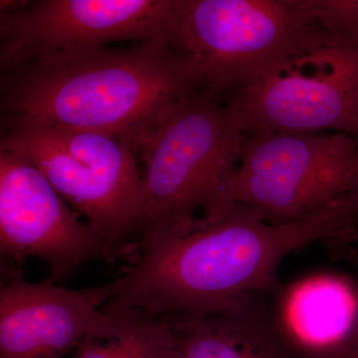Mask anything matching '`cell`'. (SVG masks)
I'll use <instances>...</instances> for the list:
<instances>
[{
    "mask_svg": "<svg viewBox=\"0 0 358 358\" xmlns=\"http://www.w3.org/2000/svg\"><path fill=\"white\" fill-rule=\"evenodd\" d=\"M324 242L350 261L358 258V197L338 200L298 222L270 224L239 207L211 223L195 221L187 234L141 252L114 281L105 310H143L154 317H208L281 282L285 258Z\"/></svg>",
    "mask_w": 358,
    "mask_h": 358,
    "instance_id": "cell-1",
    "label": "cell"
},
{
    "mask_svg": "<svg viewBox=\"0 0 358 358\" xmlns=\"http://www.w3.org/2000/svg\"><path fill=\"white\" fill-rule=\"evenodd\" d=\"M200 82L196 59L167 39L59 52L2 74L1 110L6 121L113 134L136 155Z\"/></svg>",
    "mask_w": 358,
    "mask_h": 358,
    "instance_id": "cell-2",
    "label": "cell"
},
{
    "mask_svg": "<svg viewBox=\"0 0 358 358\" xmlns=\"http://www.w3.org/2000/svg\"><path fill=\"white\" fill-rule=\"evenodd\" d=\"M244 136L231 110L200 91L162 115L140 154L145 201L134 232L136 251L187 234L197 211H203L200 222L217 219L239 167Z\"/></svg>",
    "mask_w": 358,
    "mask_h": 358,
    "instance_id": "cell-3",
    "label": "cell"
},
{
    "mask_svg": "<svg viewBox=\"0 0 358 358\" xmlns=\"http://www.w3.org/2000/svg\"><path fill=\"white\" fill-rule=\"evenodd\" d=\"M0 148L24 155L107 245L112 262L133 255L145 192L136 154L113 134L3 122Z\"/></svg>",
    "mask_w": 358,
    "mask_h": 358,
    "instance_id": "cell-4",
    "label": "cell"
},
{
    "mask_svg": "<svg viewBox=\"0 0 358 358\" xmlns=\"http://www.w3.org/2000/svg\"><path fill=\"white\" fill-rule=\"evenodd\" d=\"M331 39L312 0H182L173 47L199 62V91L222 102Z\"/></svg>",
    "mask_w": 358,
    "mask_h": 358,
    "instance_id": "cell-5",
    "label": "cell"
},
{
    "mask_svg": "<svg viewBox=\"0 0 358 358\" xmlns=\"http://www.w3.org/2000/svg\"><path fill=\"white\" fill-rule=\"evenodd\" d=\"M358 197V141L341 133L245 134L218 218L239 207L270 224Z\"/></svg>",
    "mask_w": 358,
    "mask_h": 358,
    "instance_id": "cell-6",
    "label": "cell"
},
{
    "mask_svg": "<svg viewBox=\"0 0 358 358\" xmlns=\"http://www.w3.org/2000/svg\"><path fill=\"white\" fill-rule=\"evenodd\" d=\"M246 136L341 133L358 141V44L331 38L222 101Z\"/></svg>",
    "mask_w": 358,
    "mask_h": 358,
    "instance_id": "cell-7",
    "label": "cell"
},
{
    "mask_svg": "<svg viewBox=\"0 0 358 358\" xmlns=\"http://www.w3.org/2000/svg\"><path fill=\"white\" fill-rule=\"evenodd\" d=\"M182 0L1 1L2 74L59 52L113 41L173 42Z\"/></svg>",
    "mask_w": 358,
    "mask_h": 358,
    "instance_id": "cell-8",
    "label": "cell"
},
{
    "mask_svg": "<svg viewBox=\"0 0 358 358\" xmlns=\"http://www.w3.org/2000/svg\"><path fill=\"white\" fill-rule=\"evenodd\" d=\"M0 250L17 265L42 259L55 282L94 259L112 262L107 245L41 171L6 148H0Z\"/></svg>",
    "mask_w": 358,
    "mask_h": 358,
    "instance_id": "cell-9",
    "label": "cell"
},
{
    "mask_svg": "<svg viewBox=\"0 0 358 358\" xmlns=\"http://www.w3.org/2000/svg\"><path fill=\"white\" fill-rule=\"evenodd\" d=\"M55 282H27L10 271L0 289V358H61L88 336L117 333L119 315L99 308L114 296V282L85 289Z\"/></svg>",
    "mask_w": 358,
    "mask_h": 358,
    "instance_id": "cell-10",
    "label": "cell"
},
{
    "mask_svg": "<svg viewBox=\"0 0 358 358\" xmlns=\"http://www.w3.org/2000/svg\"><path fill=\"white\" fill-rule=\"evenodd\" d=\"M273 329L296 358H341L358 345V282L320 270L268 294Z\"/></svg>",
    "mask_w": 358,
    "mask_h": 358,
    "instance_id": "cell-11",
    "label": "cell"
},
{
    "mask_svg": "<svg viewBox=\"0 0 358 358\" xmlns=\"http://www.w3.org/2000/svg\"><path fill=\"white\" fill-rule=\"evenodd\" d=\"M174 336L169 358H296L277 336L268 294L208 317H166Z\"/></svg>",
    "mask_w": 358,
    "mask_h": 358,
    "instance_id": "cell-12",
    "label": "cell"
},
{
    "mask_svg": "<svg viewBox=\"0 0 358 358\" xmlns=\"http://www.w3.org/2000/svg\"><path fill=\"white\" fill-rule=\"evenodd\" d=\"M120 315L117 333L110 338L88 336L73 358H169L174 336L166 317L134 308L114 310Z\"/></svg>",
    "mask_w": 358,
    "mask_h": 358,
    "instance_id": "cell-13",
    "label": "cell"
},
{
    "mask_svg": "<svg viewBox=\"0 0 358 358\" xmlns=\"http://www.w3.org/2000/svg\"><path fill=\"white\" fill-rule=\"evenodd\" d=\"M315 20L333 39L358 44V0H312Z\"/></svg>",
    "mask_w": 358,
    "mask_h": 358,
    "instance_id": "cell-14",
    "label": "cell"
},
{
    "mask_svg": "<svg viewBox=\"0 0 358 358\" xmlns=\"http://www.w3.org/2000/svg\"><path fill=\"white\" fill-rule=\"evenodd\" d=\"M341 358H358V345L355 346V348H352L350 352L346 353L345 355H343V357Z\"/></svg>",
    "mask_w": 358,
    "mask_h": 358,
    "instance_id": "cell-15",
    "label": "cell"
}]
</instances>
